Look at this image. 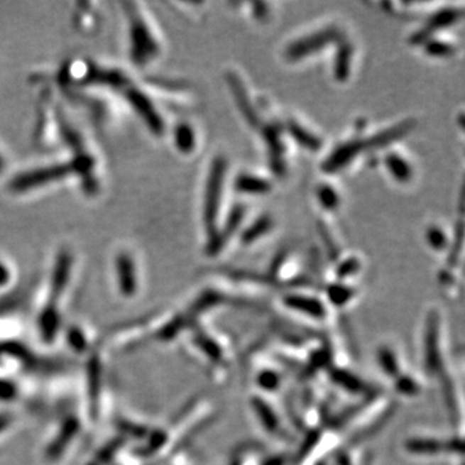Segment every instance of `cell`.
Masks as SVG:
<instances>
[{"instance_id": "1", "label": "cell", "mask_w": 465, "mask_h": 465, "mask_svg": "<svg viewBox=\"0 0 465 465\" xmlns=\"http://www.w3.org/2000/svg\"><path fill=\"white\" fill-rule=\"evenodd\" d=\"M222 171H224V163L217 160L214 171L211 175L209 187H208L207 202H206V219L208 222L215 219L216 209L220 202V194H221Z\"/></svg>"}, {"instance_id": "2", "label": "cell", "mask_w": 465, "mask_h": 465, "mask_svg": "<svg viewBox=\"0 0 465 465\" xmlns=\"http://www.w3.org/2000/svg\"><path fill=\"white\" fill-rule=\"evenodd\" d=\"M334 35H335L334 31H322L321 34L308 36L307 39L301 40L300 43L292 45V48L290 50V55L291 58H302L304 55L309 53V50L323 47L329 39L334 38Z\"/></svg>"}, {"instance_id": "3", "label": "cell", "mask_w": 465, "mask_h": 465, "mask_svg": "<svg viewBox=\"0 0 465 465\" xmlns=\"http://www.w3.org/2000/svg\"><path fill=\"white\" fill-rule=\"evenodd\" d=\"M118 274H119V283H121L123 294H133L136 291V278L133 275L132 263L127 256L119 258Z\"/></svg>"}, {"instance_id": "4", "label": "cell", "mask_w": 465, "mask_h": 465, "mask_svg": "<svg viewBox=\"0 0 465 465\" xmlns=\"http://www.w3.org/2000/svg\"><path fill=\"white\" fill-rule=\"evenodd\" d=\"M78 430V422H75L74 419H70L69 422L65 424L64 430L60 434L58 439L55 441V444L50 446V451H48V456L50 459L58 458V455L61 454V451L64 450L66 447L67 442L72 439V436L75 434V432Z\"/></svg>"}, {"instance_id": "5", "label": "cell", "mask_w": 465, "mask_h": 465, "mask_svg": "<svg viewBox=\"0 0 465 465\" xmlns=\"http://www.w3.org/2000/svg\"><path fill=\"white\" fill-rule=\"evenodd\" d=\"M387 165L389 171L392 172V175L395 179L401 180V181H407L410 179L411 168L405 159L393 154V155L388 157Z\"/></svg>"}, {"instance_id": "6", "label": "cell", "mask_w": 465, "mask_h": 465, "mask_svg": "<svg viewBox=\"0 0 465 465\" xmlns=\"http://www.w3.org/2000/svg\"><path fill=\"white\" fill-rule=\"evenodd\" d=\"M236 189L246 193H264L269 189V185L264 180L256 179L252 176H242L236 181Z\"/></svg>"}, {"instance_id": "7", "label": "cell", "mask_w": 465, "mask_h": 465, "mask_svg": "<svg viewBox=\"0 0 465 465\" xmlns=\"http://www.w3.org/2000/svg\"><path fill=\"white\" fill-rule=\"evenodd\" d=\"M89 394L92 405H97L99 390H100V365L97 358H92L89 362Z\"/></svg>"}, {"instance_id": "8", "label": "cell", "mask_w": 465, "mask_h": 465, "mask_svg": "<svg viewBox=\"0 0 465 465\" xmlns=\"http://www.w3.org/2000/svg\"><path fill=\"white\" fill-rule=\"evenodd\" d=\"M177 143L182 151H189L193 149L194 135L189 127H180L177 129Z\"/></svg>"}, {"instance_id": "9", "label": "cell", "mask_w": 465, "mask_h": 465, "mask_svg": "<svg viewBox=\"0 0 465 465\" xmlns=\"http://www.w3.org/2000/svg\"><path fill=\"white\" fill-rule=\"evenodd\" d=\"M269 226H270V220H268V219H261L260 221L256 222L252 228H251L246 234H244V239L246 241H252V239H255V238H258V236H260V234H263V233H265L266 230L269 229Z\"/></svg>"}, {"instance_id": "10", "label": "cell", "mask_w": 465, "mask_h": 465, "mask_svg": "<svg viewBox=\"0 0 465 465\" xmlns=\"http://www.w3.org/2000/svg\"><path fill=\"white\" fill-rule=\"evenodd\" d=\"M319 201L322 202L324 207L334 208L337 203V193L329 187H322L319 192Z\"/></svg>"}, {"instance_id": "11", "label": "cell", "mask_w": 465, "mask_h": 465, "mask_svg": "<svg viewBox=\"0 0 465 465\" xmlns=\"http://www.w3.org/2000/svg\"><path fill=\"white\" fill-rule=\"evenodd\" d=\"M294 136L299 140V141H302V143H307V146L309 148H315L317 145V140H315L313 136H308V133L304 131V129L300 128V127H294Z\"/></svg>"}, {"instance_id": "12", "label": "cell", "mask_w": 465, "mask_h": 465, "mask_svg": "<svg viewBox=\"0 0 465 465\" xmlns=\"http://www.w3.org/2000/svg\"><path fill=\"white\" fill-rule=\"evenodd\" d=\"M69 340H70V344H72V346H75L77 349L84 348V337L77 329H72L70 331Z\"/></svg>"}, {"instance_id": "13", "label": "cell", "mask_w": 465, "mask_h": 465, "mask_svg": "<svg viewBox=\"0 0 465 465\" xmlns=\"http://www.w3.org/2000/svg\"><path fill=\"white\" fill-rule=\"evenodd\" d=\"M430 241L432 242V244H434L436 247H439V246L444 242V234H442L439 230H432L430 234Z\"/></svg>"}, {"instance_id": "14", "label": "cell", "mask_w": 465, "mask_h": 465, "mask_svg": "<svg viewBox=\"0 0 465 465\" xmlns=\"http://www.w3.org/2000/svg\"><path fill=\"white\" fill-rule=\"evenodd\" d=\"M15 394V390H13V387L9 385L7 383L4 381H0V397H12Z\"/></svg>"}, {"instance_id": "15", "label": "cell", "mask_w": 465, "mask_h": 465, "mask_svg": "<svg viewBox=\"0 0 465 465\" xmlns=\"http://www.w3.org/2000/svg\"><path fill=\"white\" fill-rule=\"evenodd\" d=\"M447 52H450V48L446 44H434L433 48H432V53L433 55L444 56V55H447Z\"/></svg>"}, {"instance_id": "16", "label": "cell", "mask_w": 465, "mask_h": 465, "mask_svg": "<svg viewBox=\"0 0 465 465\" xmlns=\"http://www.w3.org/2000/svg\"><path fill=\"white\" fill-rule=\"evenodd\" d=\"M8 270L3 266V265H0V285H4L6 282L8 280Z\"/></svg>"}, {"instance_id": "17", "label": "cell", "mask_w": 465, "mask_h": 465, "mask_svg": "<svg viewBox=\"0 0 465 465\" xmlns=\"http://www.w3.org/2000/svg\"><path fill=\"white\" fill-rule=\"evenodd\" d=\"M8 422H9V417H7V416H1V417H0V430H4V428L7 427Z\"/></svg>"}]
</instances>
